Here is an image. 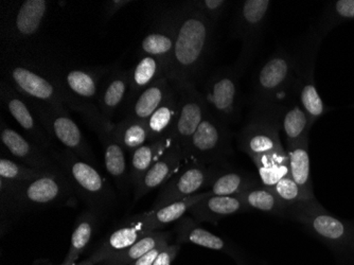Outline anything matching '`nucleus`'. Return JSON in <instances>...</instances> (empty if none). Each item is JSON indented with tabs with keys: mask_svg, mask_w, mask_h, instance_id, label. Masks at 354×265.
I'll use <instances>...</instances> for the list:
<instances>
[{
	"mask_svg": "<svg viewBox=\"0 0 354 265\" xmlns=\"http://www.w3.org/2000/svg\"><path fill=\"white\" fill-rule=\"evenodd\" d=\"M175 45L174 7L162 12L155 17L152 27L145 37L139 48L141 55H150L160 61L166 77L170 73Z\"/></svg>",
	"mask_w": 354,
	"mask_h": 265,
	"instance_id": "obj_16",
	"label": "nucleus"
},
{
	"mask_svg": "<svg viewBox=\"0 0 354 265\" xmlns=\"http://www.w3.org/2000/svg\"><path fill=\"white\" fill-rule=\"evenodd\" d=\"M283 111H257L250 115L238 136L241 151L252 161L272 154L283 152L279 131L281 129V116Z\"/></svg>",
	"mask_w": 354,
	"mask_h": 265,
	"instance_id": "obj_11",
	"label": "nucleus"
},
{
	"mask_svg": "<svg viewBox=\"0 0 354 265\" xmlns=\"http://www.w3.org/2000/svg\"><path fill=\"white\" fill-rule=\"evenodd\" d=\"M178 111H180V95L174 87L166 100L157 107L156 111L147 120L150 141L159 140L172 133Z\"/></svg>",
	"mask_w": 354,
	"mask_h": 265,
	"instance_id": "obj_29",
	"label": "nucleus"
},
{
	"mask_svg": "<svg viewBox=\"0 0 354 265\" xmlns=\"http://www.w3.org/2000/svg\"><path fill=\"white\" fill-rule=\"evenodd\" d=\"M333 15L337 21L354 19V0H339L334 3Z\"/></svg>",
	"mask_w": 354,
	"mask_h": 265,
	"instance_id": "obj_40",
	"label": "nucleus"
},
{
	"mask_svg": "<svg viewBox=\"0 0 354 265\" xmlns=\"http://www.w3.org/2000/svg\"><path fill=\"white\" fill-rule=\"evenodd\" d=\"M272 7L270 0H244L239 3L232 21V37L242 43L236 69L242 75L259 49L264 28Z\"/></svg>",
	"mask_w": 354,
	"mask_h": 265,
	"instance_id": "obj_7",
	"label": "nucleus"
},
{
	"mask_svg": "<svg viewBox=\"0 0 354 265\" xmlns=\"http://www.w3.org/2000/svg\"><path fill=\"white\" fill-rule=\"evenodd\" d=\"M175 145H176V139L172 131L168 136L159 140L150 141L131 153V185L136 186L141 177L146 174L147 171Z\"/></svg>",
	"mask_w": 354,
	"mask_h": 265,
	"instance_id": "obj_25",
	"label": "nucleus"
},
{
	"mask_svg": "<svg viewBox=\"0 0 354 265\" xmlns=\"http://www.w3.org/2000/svg\"><path fill=\"white\" fill-rule=\"evenodd\" d=\"M0 99L8 113L21 125L26 137L43 147L47 152H51L53 150V139L39 122L37 116L24 95L16 91L3 79L0 81Z\"/></svg>",
	"mask_w": 354,
	"mask_h": 265,
	"instance_id": "obj_14",
	"label": "nucleus"
},
{
	"mask_svg": "<svg viewBox=\"0 0 354 265\" xmlns=\"http://www.w3.org/2000/svg\"><path fill=\"white\" fill-rule=\"evenodd\" d=\"M129 75L130 93L124 107L130 105L143 91L154 84L155 82L166 77L162 64L156 57L150 55H141L138 62L129 71Z\"/></svg>",
	"mask_w": 354,
	"mask_h": 265,
	"instance_id": "obj_28",
	"label": "nucleus"
},
{
	"mask_svg": "<svg viewBox=\"0 0 354 265\" xmlns=\"http://www.w3.org/2000/svg\"><path fill=\"white\" fill-rule=\"evenodd\" d=\"M186 154L178 145H175L170 150L157 161L141 177L134 187L135 201H139L151 191L164 186L175 174L182 171L188 163Z\"/></svg>",
	"mask_w": 354,
	"mask_h": 265,
	"instance_id": "obj_18",
	"label": "nucleus"
},
{
	"mask_svg": "<svg viewBox=\"0 0 354 265\" xmlns=\"http://www.w3.org/2000/svg\"><path fill=\"white\" fill-rule=\"evenodd\" d=\"M0 140L3 143V149H6L16 161L24 165H29L37 170H61L50 152H47L37 143L23 136L15 129H11L3 119H1L0 127Z\"/></svg>",
	"mask_w": 354,
	"mask_h": 265,
	"instance_id": "obj_17",
	"label": "nucleus"
},
{
	"mask_svg": "<svg viewBox=\"0 0 354 265\" xmlns=\"http://www.w3.org/2000/svg\"><path fill=\"white\" fill-rule=\"evenodd\" d=\"M252 163L256 165L262 185L268 188H272L282 177L290 174L286 151L259 157L252 161Z\"/></svg>",
	"mask_w": 354,
	"mask_h": 265,
	"instance_id": "obj_36",
	"label": "nucleus"
},
{
	"mask_svg": "<svg viewBox=\"0 0 354 265\" xmlns=\"http://www.w3.org/2000/svg\"><path fill=\"white\" fill-rule=\"evenodd\" d=\"M111 131L114 138L130 154L150 141L147 121L123 118L122 120L113 125Z\"/></svg>",
	"mask_w": 354,
	"mask_h": 265,
	"instance_id": "obj_33",
	"label": "nucleus"
},
{
	"mask_svg": "<svg viewBox=\"0 0 354 265\" xmlns=\"http://www.w3.org/2000/svg\"><path fill=\"white\" fill-rule=\"evenodd\" d=\"M296 84L295 55L279 49L257 71L250 101L257 111H283L286 105L296 100Z\"/></svg>",
	"mask_w": 354,
	"mask_h": 265,
	"instance_id": "obj_3",
	"label": "nucleus"
},
{
	"mask_svg": "<svg viewBox=\"0 0 354 265\" xmlns=\"http://www.w3.org/2000/svg\"><path fill=\"white\" fill-rule=\"evenodd\" d=\"M131 3H133L132 0H109L105 3L104 9H103L104 21H111L118 12H120L121 10L124 9Z\"/></svg>",
	"mask_w": 354,
	"mask_h": 265,
	"instance_id": "obj_42",
	"label": "nucleus"
},
{
	"mask_svg": "<svg viewBox=\"0 0 354 265\" xmlns=\"http://www.w3.org/2000/svg\"><path fill=\"white\" fill-rule=\"evenodd\" d=\"M169 243L167 244L160 245V246L156 247L154 250L149 252L148 254L143 255L141 258L137 259L134 262L131 263L129 265H153L154 263L155 259L158 256L159 253L162 252L164 250L165 247L168 246Z\"/></svg>",
	"mask_w": 354,
	"mask_h": 265,
	"instance_id": "obj_43",
	"label": "nucleus"
},
{
	"mask_svg": "<svg viewBox=\"0 0 354 265\" xmlns=\"http://www.w3.org/2000/svg\"><path fill=\"white\" fill-rule=\"evenodd\" d=\"M50 3L25 0L0 5V43L3 55L37 53L35 43L45 23Z\"/></svg>",
	"mask_w": 354,
	"mask_h": 265,
	"instance_id": "obj_4",
	"label": "nucleus"
},
{
	"mask_svg": "<svg viewBox=\"0 0 354 265\" xmlns=\"http://www.w3.org/2000/svg\"><path fill=\"white\" fill-rule=\"evenodd\" d=\"M190 3L216 27L230 5L226 0H193Z\"/></svg>",
	"mask_w": 354,
	"mask_h": 265,
	"instance_id": "obj_39",
	"label": "nucleus"
},
{
	"mask_svg": "<svg viewBox=\"0 0 354 265\" xmlns=\"http://www.w3.org/2000/svg\"><path fill=\"white\" fill-rule=\"evenodd\" d=\"M212 194L209 191L206 192L198 193V194L191 195L186 197L184 200L173 203V204L167 205L158 209H151L147 212L140 213V214L132 217L135 222L138 223L139 226L146 230L147 232L158 230L162 227L167 226L170 223L177 222L184 217L187 211L190 210L193 205L196 204L198 201L203 200L204 197Z\"/></svg>",
	"mask_w": 354,
	"mask_h": 265,
	"instance_id": "obj_20",
	"label": "nucleus"
},
{
	"mask_svg": "<svg viewBox=\"0 0 354 265\" xmlns=\"http://www.w3.org/2000/svg\"><path fill=\"white\" fill-rule=\"evenodd\" d=\"M100 213L93 209L84 211L75 221L73 236H71V247L64 260L65 265H75L80 255L86 250L87 245L91 242L95 229L98 226Z\"/></svg>",
	"mask_w": 354,
	"mask_h": 265,
	"instance_id": "obj_31",
	"label": "nucleus"
},
{
	"mask_svg": "<svg viewBox=\"0 0 354 265\" xmlns=\"http://www.w3.org/2000/svg\"><path fill=\"white\" fill-rule=\"evenodd\" d=\"M95 263L91 261V259H87V260L83 261V262L80 263L77 265H93Z\"/></svg>",
	"mask_w": 354,
	"mask_h": 265,
	"instance_id": "obj_44",
	"label": "nucleus"
},
{
	"mask_svg": "<svg viewBox=\"0 0 354 265\" xmlns=\"http://www.w3.org/2000/svg\"><path fill=\"white\" fill-rule=\"evenodd\" d=\"M216 170V165L209 167L203 163H191L186 165L162 187L151 209L162 208L198 194V191L208 187Z\"/></svg>",
	"mask_w": 354,
	"mask_h": 265,
	"instance_id": "obj_13",
	"label": "nucleus"
},
{
	"mask_svg": "<svg viewBox=\"0 0 354 265\" xmlns=\"http://www.w3.org/2000/svg\"><path fill=\"white\" fill-rule=\"evenodd\" d=\"M104 152V165L107 173L113 177L121 192H125L131 185L130 169L127 165L124 147L114 138L111 129L98 134Z\"/></svg>",
	"mask_w": 354,
	"mask_h": 265,
	"instance_id": "obj_22",
	"label": "nucleus"
},
{
	"mask_svg": "<svg viewBox=\"0 0 354 265\" xmlns=\"http://www.w3.org/2000/svg\"><path fill=\"white\" fill-rule=\"evenodd\" d=\"M284 218L301 223L311 234L337 250L354 254V227L329 214L317 201L288 206Z\"/></svg>",
	"mask_w": 354,
	"mask_h": 265,
	"instance_id": "obj_6",
	"label": "nucleus"
},
{
	"mask_svg": "<svg viewBox=\"0 0 354 265\" xmlns=\"http://www.w3.org/2000/svg\"><path fill=\"white\" fill-rule=\"evenodd\" d=\"M130 93V75L119 66H113L111 73L103 82L99 93V111L105 118L111 121L117 111L124 107Z\"/></svg>",
	"mask_w": 354,
	"mask_h": 265,
	"instance_id": "obj_19",
	"label": "nucleus"
},
{
	"mask_svg": "<svg viewBox=\"0 0 354 265\" xmlns=\"http://www.w3.org/2000/svg\"><path fill=\"white\" fill-rule=\"evenodd\" d=\"M29 103L37 120L51 139L59 141L64 149L75 153L79 158L95 165V158L82 131L71 119L66 107H55L24 97Z\"/></svg>",
	"mask_w": 354,
	"mask_h": 265,
	"instance_id": "obj_8",
	"label": "nucleus"
},
{
	"mask_svg": "<svg viewBox=\"0 0 354 265\" xmlns=\"http://www.w3.org/2000/svg\"><path fill=\"white\" fill-rule=\"evenodd\" d=\"M270 189L277 195L278 199L283 202L286 206L313 201L310 200L307 194L302 191V189L298 186L297 183L292 179L290 174L282 177L277 184L274 185Z\"/></svg>",
	"mask_w": 354,
	"mask_h": 265,
	"instance_id": "obj_38",
	"label": "nucleus"
},
{
	"mask_svg": "<svg viewBox=\"0 0 354 265\" xmlns=\"http://www.w3.org/2000/svg\"><path fill=\"white\" fill-rule=\"evenodd\" d=\"M50 153L71 181L77 197H81L91 207L89 209L101 214L113 207L116 200L114 191L93 165L67 149H53Z\"/></svg>",
	"mask_w": 354,
	"mask_h": 265,
	"instance_id": "obj_5",
	"label": "nucleus"
},
{
	"mask_svg": "<svg viewBox=\"0 0 354 265\" xmlns=\"http://www.w3.org/2000/svg\"><path fill=\"white\" fill-rule=\"evenodd\" d=\"M174 89L168 77H164L143 91L138 97L122 109L123 118L147 121Z\"/></svg>",
	"mask_w": 354,
	"mask_h": 265,
	"instance_id": "obj_23",
	"label": "nucleus"
},
{
	"mask_svg": "<svg viewBox=\"0 0 354 265\" xmlns=\"http://www.w3.org/2000/svg\"><path fill=\"white\" fill-rule=\"evenodd\" d=\"M236 197L250 209H257L283 218L288 207L278 199L275 193L263 185L243 191Z\"/></svg>",
	"mask_w": 354,
	"mask_h": 265,
	"instance_id": "obj_35",
	"label": "nucleus"
},
{
	"mask_svg": "<svg viewBox=\"0 0 354 265\" xmlns=\"http://www.w3.org/2000/svg\"><path fill=\"white\" fill-rule=\"evenodd\" d=\"M250 210L236 195L221 197L208 195L191 207L189 212L196 222H210L216 225L222 219Z\"/></svg>",
	"mask_w": 354,
	"mask_h": 265,
	"instance_id": "obj_21",
	"label": "nucleus"
},
{
	"mask_svg": "<svg viewBox=\"0 0 354 265\" xmlns=\"http://www.w3.org/2000/svg\"><path fill=\"white\" fill-rule=\"evenodd\" d=\"M261 185L260 179L246 171L220 170L216 168L207 189L212 195L232 197Z\"/></svg>",
	"mask_w": 354,
	"mask_h": 265,
	"instance_id": "obj_27",
	"label": "nucleus"
},
{
	"mask_svg": "<svg viewBox=\"0 0 354 265\" xmlns=\"http://www.w3.org/2000/svg\"><path fill=\"white\" fill-rule=\"evenodd\" d=\"M59 265H65V264H64V263H62V264H59Z\"/></svg>",
	"mask_w": 354,
	"mask_h": 265,
	"instance_id": "obj_45",
	"label": "nucleus"
},
{
	"mask_svg": "<svg viewBox=\"0 0 354 265\" xmlns=\"http://www.w3.org/2000/svg\"><path fill=\"white\" fill-rule=\"evenodd\" d=\"M232 139L230 127L218 120L207 109L187 149V158L190 163L207 165L221 163L232 153Z\"/></svg>",
	"mask_w": 354,
	"mask_h": 265,
	"instance_id": "obj_12",
	"label": "nucleus"
},
{
	"mask_svg": "<svg viewBox=\"0 0 354 265\" xmlns=\"http://www.w3.org/2000/svg\"><path fill=\"white\" fill-rule=\"evenodd\" d=\"M171 239L170 232L162 231H152L142 238L139 239L136 243L129 247L127 250L115 255L104 261L106 265H129L141 258L143 255L148 254L151 250L162 244L169 243Z\"/></svg>",
	"mask_w": 354,
	"mask_h": 265,
	"instance_id": "obj_34",
	"label": "nucleus"
},
{
	"mask_svg": "<svg viewBox=\"0 0 354 265\" xmlns=\"http://www.w3.org/2000/svg\"><path fill=\"white\" fill-rule=\"evenodd\" d=\"M1 227L11 219L31 211L65 206L75 200L77 193L63 171L48 172L33 181L17 184L0 179Z\"/></svg>",
	"mask_w": 354,
	"mask_h": 265,
	"instance_id": "obj_2",
	"label": "nucleus"
},
{
	"mask_svg": "<svg viewBox=\"0 0 354 265\" xmlns=\"http://www.w3.org/2000/svg\"><path fill=\"white\" fill-rule=\"evenodd\" d=\"M175 231H176L177 244L191 243L208 250H218V252L234 256V250L226 241L212 234L210 231L206 230L203 227L198 226L196 220L188 217L186 218L183 217L180 220H178L175 226Z\"/></svg>",
	"mask_w": 354,
	"mask_h": 265,
	"instance_id": "obj_26",
	"label": "nucleus"
},
{
	"mask_svg": "<svg viewBox=\"0 0 354 265\" xmlns=\"http://www.w3.org/2000/svg\"><path fill=\"white\" fill-rule=\"evenodd\" d=\"M180 95V111L177 116L173 133L176 145L186 154L193 135L200 127L207 113L203 93L196 89V85L187 84L175 89Z\"/></svg>",
	"mask_w": 354,
	"mask_h": 265,
	"instance_id": "obj_15",
	"label": "nucleus"
},
{
	"mask_svg": "<svg viewBox=\"0 0 354 265\" xmlns=\"http://www.w3.org/2000/svg\"><path fill=\"white\" fill-rule=\"evenodd\" d=\"M309 138L292 147H286L288 157V173L297 183L310 200H315L312 186L311 169H310Z\"/></svg>",
	"mask_w": 354,
	"mask_h": 265,
	"instance_id": "obj_30",
	"label": "nucleus"
},
{
	"mask_svg": "<svg viewBox=\"0 0 354 265\" xmlns=\"http://www.w3.org/2000/svg\"><path fill=\"white\" fill-rule=\"evenodd\" d=\"M180 244H169L165 247L162 252L159 253L157 258L155 259L153 265H171L173 260L176 258L177 254L180 252Z\"/></svg>",
	"mask_w": 354,
	"mask_h": 265,
	"instance_id": "obj_41",
	"label": "nucleus"
},
{
	"mask_svg": "<svg viewBox=\"0 0 354 265\" xmlns=\"http://www.w3.org/2000/svg\"><path fill=\"white\" fill-rule=\"evenodd\" d=\"M239 79L234 67H224L214 71L204 85L203 97L207 109L228 127L240 119L242 95Z\"/></svg>",
	"mask_w": 354,
	"mask_h": 265,
	"instance_id": "obj_10",
	"label": "nucleus"
},
{
	"mask_svg": "<svg viewBox=\"0 0 354 265\" xmlns=\"http://www.w3.org/2000/svg\"><path fill=\"white\" fill-rule=\"evenodd\" d=\"M281 129L286 135V147H292L309 138L311 129L309 118L297 101H292L284 109L281 116Z\"/></svg>",
	"mask_w": 354,
	"mask_h": 265,
	"instance_id": "obj_32",
	"label": "nucleus"
},
{
	"mask_svg": "<svg viewBox=\"0 0 354 265\" xmlns=\"http://www.w3.org/2000/svg\"><path fill=\"white\" fill-rule=\"evenodd\" d=\"M175 45L169 81L175 89L196 85L208 65L214 48L216 26L191 5L174 6Z\"/></svg>",
	"mask_w": 354,
	"mask_h": 265,
	"instance_id": "obj_1",
	"label": "nucleus"
},
{
	"mask_svg": "<svg viewBox=\"0 0 354 265\" xmlns=\"http://www.w3.org/2000/svg\"><path fill=\"white\" fill-rule=\"evenodd\" d=\"M46 71L73 99L89 109H95L103 82L113 66H95L83 68H65L59 64L39 55Z\"/></svg>",
	"mask_w": 354,
	"mask_h": 265,
	"instance_id": "obj_9",
	"label": "nucleus"
},
{
	"mask_svg": "<svg viewBox=\"0 0 354 265\" xmlns=\"http://www.w3.org/2000/svg\"><path fill=\"white\" fill-rule=\"evenodd\" d=\"M147 234L150 232L143 230L138 223L135 222L131 217L125 221L124 224L121 225L105 239L102 245L89 259H91L93 263L104 262L111 257L127 250Z\"/></svg>",
	"mask_w": 354,
	"mask_h": 265,
	"instance_id": "obj_24",
	"label": "nucleus"
},
{
	"mask_svg": "<svg viewBox=\"0 0 354 265\" xmlns=\"http://www.w3.org/2000/svg\"><path fill=\"white\" fill-rule=\"evenodd\" d=\"M48 172H53V171L37 170L3 155L0 159V179L12 181V183L23 184V183L33 181Z\"/></svg>",
	"mask_w": 354,
	"mask_h": 265,
	"instance_id": "obj_37",
	"label": "nucleus"
}]
</instances>
